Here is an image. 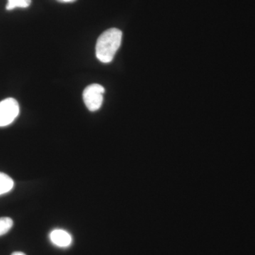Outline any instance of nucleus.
I'll return each instance as SVG.
<instances>
[{
    "label": "nucleus",
    "mask_w": 255,
    "mask_h": 255,
    "mask_svg": "<svg viewBox=\"0 0 255 255\" xmlns=\"http://www.w3.org/2000/svg\"><path fill=\"white\" fill-rule=\"evenodd\" d=\"M122 31L116 28H110L101 34L96 44V55L100 61L104 63L112 61L122 44Z\"/></svg>",
    "instance_id": "nucleus-1"
},
{
    "label": "nucleus",
    "mask_w": 255,
    "mask_h": 255,
    "mask_svg": "<svg viewBox=\"0 0 255 255\" xmlns=\"http://www.w3.org/2000/svg\"><path fill=\"white\" fill-rule=\"evenodd\" d=\"M105 90L99 84H92L85 89L83 92V100L90 112L100 110L103 103V95Z\"/></svg>",
    "instance_id": "nucleus-2"
},
{
    "label": "nucleus",
    "mask_w": 255,
    "mask_h": 255,
    "mask_svg": "<svg viewBox=\"0 0 255 255\" xmlns=\"http://www.w3.org/2000/svg\"><path fill=\"white\" fill-rule=\"evenodd\" d=\"M19 114L17 101L7 98L0 102V127H6L12 123Z\"/></svg>",
    "instance_id": "nucleus-3"
},
{
    "label": "nucleus",
    "mask_w": 255,
    "mask_h": 255,
    "mask_svg": "<svg viewBox=\"0 0 255 255\" xmlns=\"http://www.w3.org/2000/svg\"><path fill=\"white\" fill-rule=\"evenodd\" d=\"M50 240L55 246L59 248H68L73 243L70 233L62 229H55L50 233Z\"/></svg>",
    "instance_id": "nucleus-4"
},
{
    "label": "nucleus",
    "mask_w": 255,
    "mask_h": 255,
    "mask_svg": "<svg viewBox=\"0 0 255 255\" xmlns=\"http://www.w3.org/2000/svg\"><path fill=\"white\" fill-rule=\"evenodd\" d=\"M13 179L7 174L0 172V195L9 192L14 187Z\"/></svg>",
    "instance_id": "nucleus-5"
},
{
    "label": "nucleus",
    "mask_w": 255,
    "mask_h": 255,
    "mask_svg": "<svg viewBox=\"0 0 255 255\" xmlns=\"http://www.w3.org/2000/svg\"><path fill=\"white\" fill-rule=\"evenodd\" d=\"M13 224L14 223L11 218H0V236H4L6 233L9 232L11 228H12Z\"/></svg>",
    "instance_id": "nucleus-6"
},
{
    "label": "nucleus",
    "mask_w": 255,
    "mask_h": 255,
    "mask_svg": "<svg viewBox=\"0 0 255 255\" xmlns=\"http://www.w3.org/2000/svg\"><path fill=\"white\" fill-rule=\"evenodd\" d=\"M31 0H8L6 9H14L15 8H26L31 4Z\"/></svg>",
    "instance_id": "nucleus-7"
},
{
    "label": "nucleus",
    "mask_w": 255,
    "mask_h": 255,
    "mask_svg": "<svg viewBox=\"0 0 255 255\" xmlns=\"http://www.w3.org/2000/svg\"><path fill=\"white\" fill-rule=\"evenodd\" d=\"M11 255H26L23 253H21V252H14Z\"/></svg>",
    "instance_id": "nucleus-8"
},
{
    "label": "nucleus",
    "mask_w": 255,
    "mask_h": 255,
    "mask_svg": "<svg viewBox=\"0 0 255 255\" xmlns=\"http://www.w3.org/2000/svg\"><path fill=\"white\" fill-rule=\"evenodd\" d=\"M62 1H65V2H69V1H74V0H62Z\"/></svg>",
    "instance_id": "nucleus-9"
}]
</instances>
